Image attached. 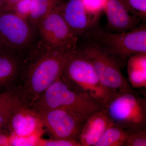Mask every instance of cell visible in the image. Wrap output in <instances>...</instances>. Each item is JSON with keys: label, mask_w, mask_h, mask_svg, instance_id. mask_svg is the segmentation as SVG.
<instances>
[{"label": "cell", "mask_w": 146, "mask_h": 146, "mask_svg": "<svg viewBox=\"0 0 146 146\" xmlns=\"http://www.w3.org/2000/svg\"><path fill=\"white\" fill-rule=\"evenodd\" d=\"M74 51L46 49L28 68H25L17 89L21 102L31 107L60 76Z\"/></svg>", "instance_id": "1"}, {"label": "cell", "mask_w": 146, "mask_h": 146, "mask_svg": "<svg viewBox=\"0 0 146 146\" xmlns=\"http://www.w3.org/2000/svg\"><path fill=\"white\" fill-rule=\"evenodd\" d=\"M38 112L60 108L76 115L84 123L102 106L86 94L71 88L59 77L43 93L31 106Z\"/></svg>", "instance_id": "2"}, {"label": "cell", "mask_w": 146, "mask_h": 146, "mask_svg": "<svg viewBox=\"0 0 146 146\" xmlns=\"http://www.w3.org/2000/svg\"><path fill=\"white\" fill-rule=\"evenodd\" d=\"M60 77L71 88L91 97L102 106L115 96L102 85L93 64L78 49L68 58Z\"/></svg>", "instance_id": "3"}, {"label": "cell", "mask_w": 146, "mask_h": 146, "mask_svg": "<svg viewBox=\"0 0 146 146\" xmlns=\"http://www.w3.org/2000/svg\"><path fill=\"white\" fill-rule=\"evenodd\" d=\"M96 27L83 36L124 64L132 56L146 53L145 22L136 28L125 32L113 33L96 28Z\"/></svg>", "instance_id": "4"}, {"label": "cell", "mask_w": 146, "mask_h": 146, "mask_svg": "<svg viewBox=\"0 0 146 146\" xmlns=\"http://www.w3.org/2000/svg\"><path fill=\"white\" fill-rule=\"evenodd\" d=\"M77 48L90 60L100 82L114 96L133 91L121 71L125 64L89 40Z\"/></svg>", "instance_id": "5"}, {"label": "cell", "mask_w": 146, "mask_h": 146, "mask_svg": "<svg viewBox=\"0 0 146 146\" xmlns=\"http://www.w3.org/2000/svg\"><path fill=\"white\" fill-rule=\"evenodd\" d=\"M102 111L112 123L129 132L146 129V98L133 90L115 96Z\"/></svg>", "instance_id": "6"}, {"label": "cell", "mask_w": 146, "mask_h": 146, "mask_svg": "<svg viewBox=\"0 0 146 146\" xmlns=\"http://www.w3.org/2000/svg\"><path fill=\"white\" fill-rule=\"evenodd\" d=\"M61 4L42 18L36 27L46 49L72 51L77 49L78 37L63 18Z\"/></svg>", "instance_id": "7"}, {"label": "cell", "mask_w": 146, "mask_h": 146, "mask_svg": "<svg viewBox=\"0 0 146 146\" xmlns=\"http://www.w3.org/2000/svg\"><path fill=\"white\" fill-rule=\"evenodd\" d=\"M28 20L12 11H0V39L9 50L18 53L31 42L33 31Z\"/></svg>", "instance_id": "8"}, {"label": "cell", "mask_w": 146, "mask_h": 146, "mask_svg": "<svg viewBox=\"0 0 146 146\" xmlns=\"http://www.w3.org/2000/svg\"><path fill=\"white\" fill-rule=\"evenodd\" d=\"M39 112L45 130L52 138L78 141L84 123L74 114L60 108Z\"/></svg>", "instance_id": "9"}, {"label": "cell", "mask_w": 146, "mask_h": 146, "mask_svg": "<svg viewBox=\"0 0 146 146\" xmlns=\"http://www.w3.org/2000/svg\"><path fill=\"white\" fill-rule=\"evenodd\" d=\"M7 129L12 138L35 139L41 138L45 131L39 112L21 102L13 108Z\"/></svg>", "instance_id": "10"}, {"label": "cell", "mask_w": 146, "mask_h": 146, "mask_svg": "<svg viewBox=\"0 0 146 146\" xmlns=\"http://www.w3.org/2000/svg\"><path fill=\"white\" fill-rule=\"evenodd\" d=\"M25 68L18 53L0 47V92L17 89Z\"/></svg>", "instance_id": "11"}, {"label": "cell", "mask_w": 146, "mask_h": 146, "mask_svg": "<svg viewBox=\"0 0 146 146\" xmlns=\"http://www.w3.org/2000/svg\"><path fill=\"white\" fill-rule=\"evenodd\" d=\"M60 11L71 31L78 37L96 27L98 21L87 12L82 0H69L63 3Z\"/></svg>", "instance_id": "12"}, {"label": "cell", "mask_w": 146, "mask_h": 146, "mask_svg": "<svg viewBox=\"0 0 146 146\" xmlns=\"http://www.w3.org/2000/svg\"><path fill=\"white\" fill-rule=\"evenodd\" d=\"M104 12L107 27L110 31L125 32L136 28L141 23V19L131 13L121 0H107Z\"/></svg>", "instance_id": "13"}, {"label": "cell", "mask_w": 146, "mask_h": 146, "mask_svg": "<svg viewBox=\"0 0 146 146\" xmlns=\"http://www.w3.org/2000/svg\"><path fill=\"white\" fill-rule=\"evenodd\" d=\"M112 122L101 110L91 115L84 124L78 142L81 146H95Z\"/></svg>", "instance_id": "14"}, {"label": "cell", "mask_w": 146, "mask_h": 146, "mask_svg": "<svg viewBox=\"0 0 146 146\" xmlns=\"http://www.w3.org/2000/svg\"><path fill=\"white\" fill-rule=\"evenodd\" d=\"M129 82L134 88L146 87V53L132 56L127 60Z\"/></svg>", "instance_id": "15"}, {"label": "cell", "mask_w": 146, "mask_h": 146, "mask_svg": "<svg viewBox=\"0 0 146 146\" xmlns=\"http://www.w3.org/2000/svg\"><path fill=\"white\" fill-rule=\"evenodd\" d=\"M130 133L112 123L95 146H124Z\"/></svg>", "instance_id": "16"}, {"label": "cell", "mask_w": 146, "mask_h": 146, "mask_svg": "<svg viewBox=\"0 0 146 146\" xmlns=\"http://www.w3.org/2000/svg\"><path fill=\"white\" fill-rule=\"evenodd\" d=\"M63 0H33L28 21L36 27L39 21L50 12L61 5Z\"/></svg>", "instance_id": "17"}, {"label": "cell", "mask_w": 146, "mask_h": 146, "mask_svg": "<svg viewBox=\"0 0 146 146\" xmlns=\"http://www.w3.org/2000/svg\"><path fill=\"white\" fill-rule=\"evenodd\" d=\"M131 13L145 22L146 19V0H121Z\"/></svg>", "instance_id": "18"}, {"label": "cell", "mask_w": 146, "mask_h": 146, "mask_svg": "<svg viewBox=\"0 0 146 146\" xmlns=\"http://www.w3.org/2000/svg\"><path fill=\"white\" fill-rule=\"evenodd\" d=\"M87 12L96 21H98L103 12L107 0H82Z\"/></svg>", "instance_id": "19"}, {"label": "cell", "mask_w": 146, "mask_h": 146, "mask_svg": "<svg viewBox=\"0 0 146 146\" xmlns=\"http://www.w3.org/2000/svg\"><path fill=\"white\" fill-rule=\"evenodd\" d=\"M35 146H81L78 141L70 139H59L51 138L44 139L41 138L37 139Z\"/></svg>", "instance_id": "20"}, {"label": "cell", "mask_w": 146, "mask_h": 146, "mask_svg": "<svg viewBox=\"0 0 146 146\" xmlns=\"http://www.w3.org/2000/svg\"><path fill=\"white\" fill-rule=\"evenodd\" d=\"M21 102L17 89L0 92V108Z\"/></svg>", "instance_id": "21"}, {"label": "cell", "mask_w": 146, "mask_h": 146, "mask_svg": "<svg viewBox=\"0 0 146 146\" xmlns=\"http://www.w3.org/2000/svg\"><path fill=\"white\" fill-rule=\"evenodd\" d=\"M32 1L33 0H19L10 11L28 20L31 12Z\"/></svg>", "instance_id": "22"}, {"label": "cell", "mask_w": 146, "mask_h": 146, "mask_svg": "<svg viewBox=\"0 0 146 146\" xmlns=\"http://www.w3.org/2000/svg\"><path fill=\"white\" fill-rule=\"evenodd\" d=\"M146 129L131 132L124 146H146Z\"/></svg>", "instance_id": "23"}, {"label": "cell", "mask_w": 146, "mask_h": 146, "mask_svg": "<svg viewBox=\"0 0 146 146\" xmlns=\"http://www.w3.org/2000/svg\"><path fill=\"white\" fill-rule=\"evenodd\" d=\"M19 103L0 108V130H8V123L11 112L13 108Z\"/></svg>", "instance_id": "24"}, {"label": "cell", "mask_w": 146, "mask_h": 146, "mask_svg": "<svg viewBox=\"0 0 146 146\" xmlns=\"http://www.w3.org/2000/svg\"><path fill=\"white\" fill-rule=\"evenodd\" d=\"M19 0H4L3 5L1 8L0 11H10Z\"/></svg>", "instance_id": "25"}, {"label": "cell", "mask_w": 146, "mask_h": 146, "mask_svg": "<svg viewBox=\"0 0 146 146\" xmlns=\"http://www.w3.org/2000/svg\"><path fill=\"white\" fill-rule=\"evenodd\" d=\"M4 2V0H0V10L3 5Z\"/></svg>", "instance_id": "26"}, {"label": "cell", "mask_w": 146, "mask_h": 146, "mask_svg": "<svg viewBox=\"0 0 146 146\" xmlns=\"http://www.w3.org/2000/svg\"><path fill=\"white\" fill-rule=\"evenodd\" d=\"M3 45V44L2 42L1 41V39H0V47H1Z\"/></svg>", "instance_id": "27"}]
</instances>
